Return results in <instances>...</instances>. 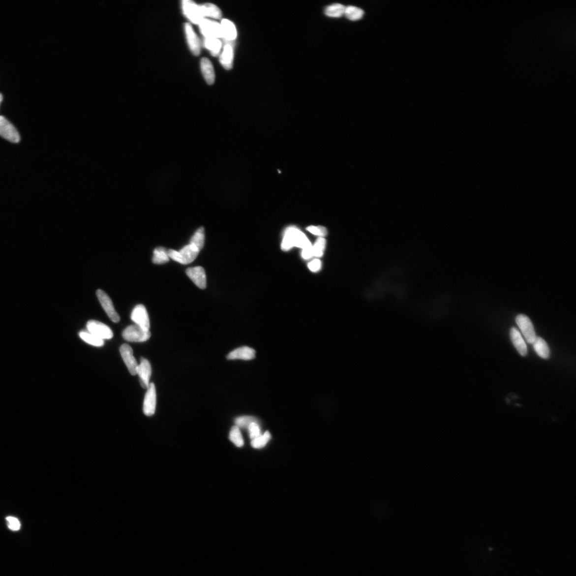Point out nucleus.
<instances>
[{"label": "nucleus", "instance_id": "obj_1", "mask_svg": "<svg viewBox=\"0 0 576 576\" xmlns=\"http://www.w3.org/2000/svg\"><path fill=\"white\" fill-rule=\"evenodd\" d=\"M305 234L296 227H289L285 232L281 248L283 251H288L294 246L304 249L312 246Z\"/></svg>", "mask_w": 576, "mask_h": 576}, {"label": "nucleus", "instance_id": "obj_2", "mask_svg": "<svg viewBox=\"0 0 576 576\" xmlns=\"http://www.w3.org/2000/svg\"><path fill=\"white\" fill-rule=\"evenodd\" d=\"M200 251L194 245L189 244L183 247L180 251L170 249L168 251L169 258L183 265L192 263L199 254Z\"/></svg>", "mask_w": 576, "mask_h": 576}, {"label": "nucleus", "instance_id": "obj_3", "mask_svg": "<svg viewBox=\"0 0 576 576\" xmlns=\"http://www.w3.org/2000/svg\"><path fill=\"white\" fill-rule=\"evenodd\" d=\"M151 335L150 331L145 330L136 325L126 327L122 333L123 338L130 342H144L150 338Z\"/></svg>", "mask_w": 576, "mask_h": 576}, {"label": "nucleus", "instance_id": "obj_4", "mask_svg": "<svg viewBox=\"0 0 576 576\" xmlns=\"http://www.w3.org/2000/svg\"><path fill=\"white\" fill-rule=\"evenodd\" d=\"M515 321L525 340L528 343L532 344L537 337L532 322L524 314L518 315Z\"/></svg>", "mask_w": 576, "mask_h": 576}, {"label": "nucleus", "instance_id": "obj_5", "mask_svg": "<svg viewBox=\"0 0 576 576\" xmlns=\"http://www.w3.org/2000/svg\"><path fill=\"white\" fill-rule=\"evenodd\" d=\"M200 31L205 38H223L221 25L208 19H204L199 24Z\"/></svg>", "mask_w": 576, "mask_h": 576}, {"label": "nucleus", "instance_id": "obj_6", "mask_svg": "<svg viewBox=\"0 0 576 576\" xmlns=\"http://www.w3.org/2000/svg\"><path fill=\"white\" fill-rule=\"evenodd\" d=\"M182 9L183 14L190 21L195 24H199L204 19L202 14L200 5H197L193 1H190V0H183L182 1Z\"/></svg>", "mask_w": 576, "mask_h": 576}, {"label": "nucleus", "instance_id": "obj_7", "mask_svg": "<svg viewBox=\"0 0 576 576\" xmlns=\"http://www.w3.org/2000/svg\"><path fill=\"white\" fill-rule=\"evenodd\" d=\"M0 136L14 143L20 141V135L15 126L3 116H0Z\"/></svg>", "mask_w": 576, "mask_h": 576}, {"label": "nucleus", "instance_id": "obj_8", "mask_svg": "<svg viewBox=\"0 0 576 576\" xmlns=\"http://www.w3.org/2000/svg\"><path fill=\"white\" fill-rule=\"evenodd\" d=\"M88 331L102 339H110L113 337L111 329L102 322L90 320L87 322Z\"/></svg>", "mask_w": 576, "mask_h": 576}, {"label": "nucleus", "instance_id": "obj_9", "mask_svg": "<svg viewBox=\"0 0 576 576\" xmlns=\"http://www.w3.org/2000/svg\"><path fill=\"white\" fill-rule=\"evenodd\" d=\"M96 295L101 305L102 306L110 319L113 322H119L120 320V316L116 312L112 301L108 295L105 293L103 290L100 289L97 290Z\"/></svg>", "mask_w": 576, "mask_h": 576}, {"label": "nucleus", "instance_id": "obj_10", "mask_svg": "<svg viewBox=\"0 0 576 576\" xmlns=\"http://www.w3.org/2000/svg\"><path fill=\"white\" fill-rule=\"evenodd\" d=\"M131 319L135 325L141 327L145 330L150 331L149 316L147 308L144 305H138L133 309Z\"/></svg>", "mask_w": 576, "mask_h": 576}, {"label": "nucleus", "instance_id": "obj_11", "mask_svg": "<svg viewBox=\"0 0 576 576\" xmlns=\"http://www.w3.org/2000/svg\"><path fill=\"white\" fill-rule=\"evenodd\" d=\"M156 406V392L155 385L150 383L145 395L143 411L145 415L151 416L154 414Z\"/></svg>", "mask_w": 576, "mask_h": 576}, {"label": "nucleus", "instance_id": "obj_12", "mask_svg": "<svg viewBox=\"0 0 576 576\" xmlns=\"http://www.w3.org/2000/svg\"><path fill=\"white\" fill-rule=\"evenodd\" d=\"M120 352L130 374L132 376L137 375L138 364L134 356L132 348L129 345L124 344L120 347Z\"/></svg>", "mask_w": 576, "mask_h": 576}, {"label": "nucleus", "instance_id": "obj_13", "mask_svg": "<svg viewBox=\"0 0 576 576\" xmlns=\"http://www.w3.org/2000/svg\"><path fill=\"white\" fill-rule=\"evenodd\" d=\"M137 375L139 376V382L143 389H148L150 385V380L152 375V368L149 361L141 358L140 364H138Z\"/></svg>", "mask_w": 576, "mask_h": 576}, {"label": "nucleus", "instance_id": "obj_14", "mask_svg": "<svg viewBox=\"0 0 576 576\" xmlns=\"http://www.w3.org/2000/svg\"><path fill=\"white\" fill-rule=\"evenodd\" d=\"M186 274L198 287L205 289L207 286L206 272L203 268L197 267L190 268L186 271Z\"/></svg>", "mask_w": 576, "mask_h": 576}, {"label": "nucleus", "instance_id": "obj_15", "mask_svg": "<svg viewBox=\"0 0 576 576\" xmlns=\"http://www.w3.org/2000/svg\"><path fill=\"white\" fill-rule=\"evenodd\" d=\"M186 38L190 50L195 56H199L201 51L200 42L197 34L189 23L185 25Z\"/></svg>", "mask_w": 576, "mask_h": 576}, {"label": "nucleus", "instance_id": "obj_16", "mask_svg": "<svg viewBox=\"0 0 576 576\" xmlns=\"http://www.w3.org/2000/svg\"><path fill=\"white\" fill-rule=\"evenodd\" d=\"M510 334L512 342L518 353L522 357L526 356L528 354V348L521 333L516 328L512 327Z\"/></svg>", "mask_w": 576, "mask_h": 576}, {"label": "nucleus", "instance_id": "obj_17", "mask_svg": "<svg viewBox=\"0 0 576 576\" xmlns=\"http://www.w3.org/2000/svg\"><path fill=\"white\" fill-rule=\"evenodd\" d=\"M256 356L255 351L252 348L243 346L233 350L227 356L228 360H251Z\"/></svg>", "mask_w": 576, "mask_h": 576}, {"label": "nucleus", "instance_id": "obj_18", "mask_svg": "<svg viewBox=\"0 0 576 576\" xmlns=\"http://www.w3.org/2000/svg\"><path fill=\"white\" fill-rule=\"evenodd\" d=\"M225 43L223 53L220 56L219 61L221 64L227 69L232 68L233 61V41L224 40Z\"/></svg>", "mask_w": 576, "mask_h": 576}, {"label": "nucleus", "instance_id": "obj_19", "mask_svg": "<svg viewBox=\"0 0 576 576\" xmlns=\"http://www.w3.org/2000/svg\"><path fill=\"white\" fill-rule=\"evenodd\" d=\"M220 25L224 40L233 41L236 39L237 30L235 25L232 22L224 19L221 21Z\"/></svg>", "mask_w": 576, "mask_h": 576}, {"label": "nucleus", "instance_id": "obj_20", "mask_svg": "<svg viewBox=\"0 0 576 576\" xmlns=\"http://www.w3.org/2000/svg\"><path fill=\"white\" fill-rule=\"evenodd\" d=\"M201 67L207 84L212 85L215 80V73L212 62L207 58H203L201 61Z\"/></svg>", "mask_w": 576, "mask_h": 576}, {"label": "nucleus", "instance_id": "obj_21", "mask_svg": "<svg viewBox=\"0 0 576 576\" xmlns=\"http://www.w3.org/2000/svg\"><path fill=\"white\" fill-rule=\"evenodd\" d=\"M532 344L538 356L544 359H549L550 350L545 340L540 337H536Z\"/></svg>", "mask_w": 576, "mask_h": 576}, {"label": "nucleus", "instance_id": "obj_22", "mask_svg": "<svg viewBox=\"0 0 576 576\" xmlns=\"http://www.w3.org/2000/svg\"><path fill=\"white\" fill-rule=\"evenodd\" d=\"M202 15L204 17H211L219 20L221 17V12L216 5L211 3H206L200 5Z\"/></svg>", "mask_w": 576, "mask_h": 576}, {"label": "nucleus", "instance_id": "obj_23", "mask_svg": "<svg viewBox=\"0 0 576 576\" xmlns=\"http://www.w3.org/2000/svg\"><path fill=\"white\" fill-rule=\"evenodd\" d=\"M346 7L343 4L335 3L328 5L325 9V14L332 18H339L344 15Z\"/></svg>", "mask_w": 576, "mask_h": 576}, {"label": "nucleus", "instance_id": "obj_24", "mask_svg": "<svg viewBox=\"0 0 576 576\" xmlns=\"http://www.w3.org/2000/svg\"><path fill=\"white\" fill-rule=\"evenodd\" d=\"M79 336L86 343L94 346L101 347L104 344V340L97 337L88 331L80 332Z\"/></svg>", "mask_w": 576, "mask_h": 576}, {"label": "nucleus", "instance_id": "obj_25", "mask_svg": "<svg viewBox=\"0 0 576 576\" xmlns=\"http://www.w3.org/2000/svg\"><path fill=\"white\" fill-rule=\"evenodd\" d=\"M205 47L210 50L213 56H217L220 53L222 43L218 39L213 38H205L204 42Z\"/></svg>", "mask_w": 576, "mask_h": 576}, {"label": "nucleus", "instance_id": "obj_26", "mask_svg": "<svg viewBox=\"0 0 576 576\" xmlns=\"http://www.w3.org/2000/svg\"><path fill=\"white\" fill-rule=\"evenodd\" d=\"M205 235L204 227H201L195 232L190 240L189 244H191L197 247L200 251L204 248L205 244Z\"/></svg>", "mask_w": 576, "mask_h": 576}, {"label": "nucleus", "instance_id": "obj_27", "mask_svg": "<svg viewBox=\"0 0 576 576\" xmlns=\"http://www.w3.org/2000/svg\"><path fill=\"white\" fill-rule=\"evenodd\" d=\"M344 15L348 20L352 21H357L361 20L363 17L364 11L362 9L355 7V6L350 5L346 7Z\"/></svg>", "mask_w": 576, "mask_h": 576}, {"label": "nucleus", "instance_id": "obj_28", "mask_svg": "<svg viewBox=\"0 0 576 576\" xmlns=\"http://www.w3.org/2000/svg\"><path fill=\"white\" fill-rule=\"evenodd\" d=\"M152 262L155 264H163L169 261L168 251L163 247H157L154 250Z\"/></svg>", "mask_w": 576, "mask_h": 576}, {"label": "nucleus", "instance_id": "obj_29", "mask_svg": "<svg viewBox=\"0 0 576 576\" xmlns=\"http://www.w3.org/2000/svg\"><path fill=\"white\" fill-rule=\"evenodd\" d=\"M230 440L238 447H242L244 445L243 436L240 428L237 426H233L230 433Z\"/></svg>", "mask_w": 576, "mask_h": 576}, {"label": "nucleus", "instance_id": "obj_30", "mask_svg": "<svg viewBox=\"0 0 576 576\" xmlns=\"http://www.w3.org/2000/svg\"><path fill=\"white\" fill-rule=\"evenodd\" d=\"M271 438V435L268 431L266 432L257 438L252 440L251 442V446L256 449H261L267 445Z\"/></svg>", "mask_w": 576, "mask_h": 576}, {"label": "nucleus", "instance_id": "obj_31", "mask_svg": "<svg viewBox=\"0 0 576 576\" xmlns=\"http://www.w3.org/2000/svg\"><path fill=\"white\" fill-rule=\"evenodd\" d=\"M257 422L255 417L249 416L239 417L235 420L236 426L239 428H248L251 424Z\"/></svg>", "mask_w": 576, "mask_h": 576}, {"label": "nucleus", "instance_id": "obj_32", "mask_svg": "<svg viewBox=\"0 0 576 576\" xmlns=\"http://www.w3.org/2000/svg\"><path fill=\"white\" fill-rule=\"evenodd\" d=\"M326 241L324 238H319L312 246L313 255L315 257H321L324 254L326 248Z\"/></svg>", "mask_w": 576, "mask_h": 576}, {"label": "nucleus", "instance_id": "obj_33", "mask_svg": "<svg viewBox=\"0 0 576 576\" xmlns=\"http://www.w3.org/2000/svg\"><path fill=\"white\" fill-rule=\"evenodd\" d=\"M248 428L249 430L250 438L252 440L257 438L259 437V436H260L262 435L260 427H259L257 422H254L251 424Z\"/></svg>", "mask_w": 576, "mask_h": 576}, {"label": "nucleus", "instance_id": "obj_34", "mask_svg": "<svg viewBox=\"0 0 576 576\" xmlns=\"http://www.w3.org/2000/svg\"><path fill=\"white\" fill-rule=\"evenodd\" d=\"M307 230L314 235L320 236L321 238L324 237L327 234V229L323 226H311L307 227Z\"/></svg>", "mask_w": 576, "mask_h": 576}, {"label": "nucleus", "instance_id": "obj_35", "mask_svg": "<svg viewBox=\"0 0 576 576\" xmlns=\"http://www.w3.org/2000/svg\"><path fill=\"white\" fill-rule=\"evenodd\" d=\"M8 528L13 531H17L21 528V523L18 519L13 516H8L6 518Z\"/></svg>", "mask_w": 576, "mask_h": 576}, {"label": "nucleus", "instance_id": "obj_36", "mask_svg": "<svg viewBox=\"0 0 576 576\" xmlns=\"http://www.w3.org/2000/svg\"><path fill=\"white\" fill-rule=\"evenodd\" d=\"M308 267L312 272H317L321 269V262L319 259H314L308 264Z\"/></svg>", "mask_w": 576, "mask_h": 576}, {"label": "nucleus", "instance_id": "obj_37", "mask_svg": "<svg viewBox=\"0 0 576 576\" xmlns=\"http://www.w3.org/2000/svg\"><path fill=\"white\" fill-rule=\"evenodd\" d=\"M312 246L303 249L302 257L305 259H308L314 256Z\"/></svg>", "mask_w": 576, "mask_h": 576}, {"label": "nucleus", "instance_id": "obj_38", "mask_svg": "<svg viewBox=\"0 0 576 576\" xmlns=\"http://www.w3.org/2000/svg\"><path fill=\"white\" fill-rule=\"evenodd\" d=\"M2 99H3L2 95L1 93H0V104H1L2 100Z\"/></svg>", "mask_w": 576, "mask_h": 576}]
</instances>
